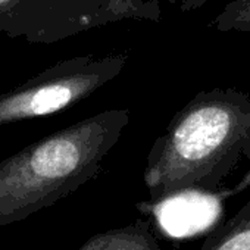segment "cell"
Masks as SVG:
<instances>
[{
	"instance_id": "obj_5",
	"label": "cell",
	"mask_w": 250,
	"mask_h": 250,
	"mask_svg": "<svg viewBox=\"0 0 250 250\" xmlns=\"http://www.w3.org/2000/svg\"><path fill=\"white\" fill-rule=\"evenodd\" d=\"M5 2H8V0H0V5H2V3H5Z\"/></svg>"
},
{
	"instance_id": "obj_1",
	"label": "cell",
	"mask_w": 250,
	"mask_h": 250,
	"mask_svg": "<svg viewBox=\"0 0 250 250\" xmlns=\"http://www.w3.org/2000/svg\"><path fill=\"white\" fill-rule=\"evenodd\" d=\"M241 161H250V94L213 88L172 116L149 152L143 181L152 202L215 191Z\"/></svg>"
},
{
	"instance_id": "obj_3",
	"label": "cell",
	"mask_w": 250,
	"mask_h": 250,
	"mask_svg": "<svg viewBox=\"0 0 250 250\" xmlns=\"http://www.w3.org/2000/svg\"><path fill=\"white\" fill-rule=\"evenodd\" d=\"M200 250H250V200L210 231Z\"/></svg>"
},
{
	"instance_id": "obj_2",
	"label": "cell",
	"mask_w": 250,
	"mask_h": 250,
	"mask_svg": "<svg viewBox=\"0 0 250 250\" xmlns=\"http://www.w3.org/2000/svg\"><path fill=\"white\" fill-rule=\"evenodd\" d=\"M83 250H161L147 221L139 219L122 228L94 235Z\"/></svg>"
},
{
	"instance_id": "obj_4",
	"label": "cell",
	"mask_w": 250,
	"mask_h": 250,
	"mask_svg": "<svg viewBox=\"0 0 250 250\" xmlns=\"http://www.w3.org/2000/svg\"><path fill=\"white\" fill-rule=\"evenodd\" d=\"M216 31L249 33L250 31V0H232L210 22Z\"/></svg>"
}]
</instances>
